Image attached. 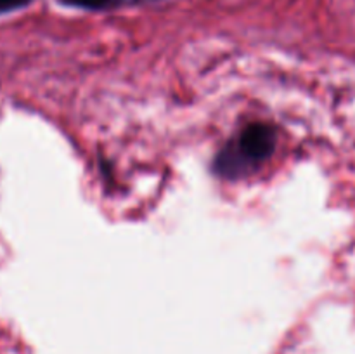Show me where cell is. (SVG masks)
Returning a JSON list of instances; mask_svg holds the SVG:
<instances>
[{
	"label": "cell",
	"mask_w": 355,
	"mask_h": 354,
	"mask_svg": "<svg viewBox=\"0 0 355 354\" xmlns=\"http://www.w3.org/2000/svg\"><path fill=\"white\" fill-rule=\"evenodd\" d=\"M274 144L276 134L272 127L266 124L248 125L218 155L217 170L227 177L245 176L269 158Z\"/></svg>",
	"instance_id": "cell-1"
},
{
	"label": "cell",
	"mask_w": 355,
	"mask_h": 354,
	"mask_svg": "<svg viewBox=\"0 0 355 354\" xmlns=\"http://www.w3.org/2000/svg\"><path fill=\"white\" fill-rule=\"evenodd\" d=\"M66 6L82 7V9H110L118 6L121 0H62Z\"/></svg>",
	"instance_id": "cell-2"
}]
</instances>
